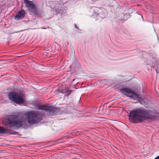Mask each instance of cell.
<instances>
[{
	"instance_id": "cell-2",
	"label": "cell",
	"mask_w": 159,
	"mask_h": 159,
	"mask_svg": "<svg viewBox=\"0 0 159 159\" xmlns=\"http://www.w3.org/2000/svg\"><path fill=\"white\" fill-rule=\"evenodd\" d=\"M23 118L24 116H22L21 115H10L6 116L3 119L2 123L6 126L15 128H21L24 126L25 123H27V121Z\"/></svg>"
},
{
	"instance_id": "cell-5",
	"label": "cell",
	"mask_w": 159,
	"mask_h": 159,
	"mask_svg": "<svg viewBox=\"0 0 159 159\" xmlns=\"http://www.w3.org/2000/svg\"><path fill=\"white\" fill-rule=\"evenodd\" d=\"M121 92L124 95H126L132 99L134 100H140V97L139 95L134 92V91L130 89L129 88H123L121 90Z\"/></svg>"
},
{
	"instance_id": "cell-9",
	"label": "cell",
	"mask_w": 159,
	"mask_h": 159,
	"mask_svg": "<svg viewBox=\"0 0 159 159\" xmlns=\"http://www.w3.org/2000/svg\"><path fill=\"white\" fill-rule=\"evenodd\" d=\"M7 131L3 127H0V133H7Z\"/></svg>"
},
{
	"instance_id": "cell-6",
	"label": "cell",
	"mask_w": 159,
	"mask_h": 159,
	"mask_svg": "<svg viewBox=\"0 0 159 159\" xmlns=\"http://www.w3.org/2000/svg\"><path fill=\"white\" fill-rule=\"evenodd\" d=\"M24 2H25L26 7H28V9L31 12H32L34 14H37V12H38L37 7L32 2L30 1V0H24Z\"/></svg>"
},
{
	"instance_id": "cell-8",
	"label": "cell",
	"mask_w": 159,
	"mask_h": 159,
	"mask_svg": "<svg viewBox=\"0 0 159 159\" xmlns=\"http://www.w3.org/2000/svg\"><path fill=\"white\" fill-rule=\"evenodd\" d=\"M39 108L40 109H42V110H46V111H54L55 108L54 107H52V106H39Z\"/></svg>"
},
{
	"instance_id": "cell-1",
	"label": "cell",
	"mask_w": 159,
	"mask_h": 159,
	"mask_svg": "<svg viewBox=\"0 0 159 159\" xmlns=\"http://www.w3.org/2000/svg\"><path fill=\"white\" fill-rule=\"evenodd\" d=\"M153 116L148 111L143 109H136L131 111L129 115V119L134 123L143 122L149 119L153 118Z\"/></svg>"
},
{
	"instance_id": "cell-7",
	"label": "cell",
	"mask_w": 159,
	"mask_h": 159,
	"mask_svg": "<svg viewBox=\"0 0 159 159\" xmlns=\"http://www.w3.org/2000/svg\"><path fill=\"white\" fill-rule=\"evenodd\" d=\"M25 14H26V12H25L24 10H20V11L19 12H18V13L16 15V16H15V18L17 20L20 19L22 18L25 16Z\"/></svg>"
},
{
	"instance_id": "cell-3",
	"label": "cell",
	"mask_w": 159,
	"mask_h": 159,
	"mask_svg": "<svg viewBox=\"0 0 159 159\" xmlns=\"http://www.w3.org/2000/svg\"><path fill=\"white\" fill-rule=\"evenodd\" d=\"M27 123L30 125L36 124L42 120L43 115L41 113L35 111H31L25 114Z\"/></svg>"
},
{
	"instance_id": "cell-4",
	"label": "cell",
	"mask_w": 159,
	"mask_h": 159,
	"mask_svg": "<svg viewBox=\"0 0 159 159\" xmlns=\"http://www.w3.org/2000/svg\"><path fill=\"white\" fill-rule=\"evenodd\" d=\"M8 98L12 101L19 104L23 103L24 99L22 95L15 91L10 92L8 95Z\"/></svg>"
}]
</instances>
